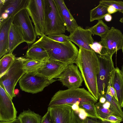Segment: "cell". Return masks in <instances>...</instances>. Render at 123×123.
Wrapping results in <instances>:
<instances>
[{
    "label": "cell",
    "mask_w": 123,
    "mask_h": 123,
    "mask_svg": "<svg viewBox=\"0 0 123 123\" xmlns=\"http://www.w3.org/2000/svg\"><path fill=\"white\" fill-rule=\"evenodd\" d=\"M74 63L81 73L88 91L98 101L99 97L97 77L99 68L98 55L93 51L79 48Z\"/></svg>",
    "instance_id": "cell-1"
},
{
    "label": "cell",
    "mask_w": 123,
    "mask_h": 123,
    "mask_svg": "<svg viewBox=\"0 0 123 123\" xmlns=\"http://www.w3.org/2000/svg\"><path fill=\"white\" fill-rule=\"evenodd\" d=\"M32 44L44 49L49 56V60L64 63H74L79 50L70 41L60 42L53 40L44 35Z\"/></svg>",
    "instance_id": "cell-2"
},
{
    "label": "cell",
    "mask_w": 123,
    "mask_h": 123,
    "mask_svg": "<svg viewBox=\"0 0 123 123\" xmlns=\"http://www.w3.org/2000/svg\"><path fill=\"white\" fill-rule=\"evenodd\" d=\"M97 102L93 96L84 88L59 90L52 98L48 105L52 107L63 105H79L86 103H95Z\"/></svg>",
    "instance_id": "cell-3"
},
{
    "label": "cell",
    "mask_w": 123,
    "mask_h": 123,
    "mask_svg": "<svg viewBox=\"0 0 123 123\" xmlns=\"http://www.w3.org/2000/svg\"><path fill=\"white\" fill-rule=\"evenodd\" d=\"M45 31L44 35L64 33V23L54 0H44Z\"/></svg>",
    "instance_id": "cell-4"
},
{
    "label": "cell",
    "mask_w": 123,
    "mask_h": 123,
    "mask_svg": "<svg viewBox=\"0 0 123 123\" xmlns=\"http://www.w3.org/2000/svg\"><path fill=\"white\" fill-rule=\"evenodd\" d=\"M25 73L23 68L22 57L16 58L9 69L0 76V86L12 100L16 95L14 91L16 84Z\"/></svg>",
    "instance_id": "cell-5"
},
{
    "label": "cell",
    "mask_w": 123,
    "mask_h": 123,
    "mask_svg": "<svg viewBox=\"0 0 123 123\" xmlns=\"http://www.w3.org/2000/svg\"><path fill=\"white\" fill-rule=\"evenodd\" d=\"M99 70L97 77L99 99L106 93L112 73L114 69L112 57L105 53L98 55Z\"/></svg>",
    "instance_id": "cell-6"
},
{
    "label": "cell",
    "mask_w": 123,
    "mask_h": 123,
    "mask_svg": "<svg viewBox=\"0 0 123 123\" xmlns=\"http://www.w3.org/2000/svg\"><path fill=\"white\" fill-rule=\"evenodd\" d=\"M54 79L49 80L36 72L25 73L19 80L21 89L33 94L42 91L46 87L56 81Z\"/></svg>",
    "instance_id": "cell-7"
},
{
    "label": "cell",
    "mask_w": 123,
    "mask_h": 123,
    "mask_svg": "<svg viewBox=\"0 0 123 123\" xmlns=\"http://www.w3.org/2000/svg\"><path fill=\"white\" fill-rule=\"evenodd\" d=\"M26 8L37 36L42 37L44 35L45 31L44 0H29Z\"/></svg>",
    "instance_id": "cell-8"
},
{
    "label": "cell",
    "mask_w": 123,
    "mask_h": 123,
    "mask_svg": "<svg viewBox=\"0 0 123 123\" xmlns=\"http://www.w3.org/2000/svg\"><path fill=\"white\" fill-rule=\"evenodd\" d=\"M12 23L20 30L25 42L28 44H33L37 36L26 8L22 9L14 16Z\"/></svg>",
    "instance_id": "cell-9"
},
{
    "label": "cell",
    "mask_w": 123,
    "mask_h": 123,
    "mask_svg": "<svg viewBox=\"0 0 123 123\" xmlns=\"http://www.w3.org/2000/svg\"><path fill=\"white\" fill-rule=\"evenodd\" d=\"M101 38L99 42L103 47L102 53H108L112 57L117 51L122 49L123 45V34L118 29L112 27L108 32Z\"/></svg>",
    "instance_id": "cell-10"
},
{
    "label": "cell",
    "mask_w": 123,
    "mask_h": 123,
    "mask_svg": "<svg viewBox=\"0 0 123 123\" xmlns=\"http://www.w3.org/2000/svg\"><path fill=\"white\" fill-rule=\"evenodd\" d=\"M47 111L55 123H83L72 109L71 105L48 107Z\"/></svg>",
    "instance_id": "cell-11"
},
{
    "label": "cell",
    "mask_w": 123,
    "mask_h": 123,
    "mask_svg": "<svg viewBox=\"0 0 123 123\" xmlns=\"http://www.w3.org/2000/svg\"><path fill=\"white\" fill-rule=\"evenodd\" d=\"M74 64L67 65L55 78L69 89L79 88L84 81L78 66Z\"/></svg>",
    "instance_id": "cell-12"
},
{
    "label": "cell",
    "mask_w": 123,
    "mask_h": 123,
    "mask_svg": "<svg viewBox=\"0 0 123 123\" xmlns=\"http://www.w3.org/2000/svg\"><path fill=\"white\" fill-rule=\"evenodd\" d=\"M17 111L12 100L0 86V121H8L16 118Z\"/></svg>",
    "instance_id": "cell-13"
},
{
    "label": "cell",
    "mask_w": 123,
    "mask_h": 123,
    "mask_svg": "<svg viewBox=\"0 0 123 123\" xmlns=\"http://www.w3.org/2000/svg\"><path fill=\"white\" fill-rule=\"evenodd\" d=\"M90 31L87 29H84L78 26L69 36L70 40L77 45L79 48L93 50L90 44L94 43V40Z\"/></svg>",
    "instance_id": "cell-14"
},
{
    "label": "cell",
    "mask_w": 123,
    "mask_h": 123,
    "mask_svg": "<svg viewBox=\"0 0 123 123\" xmlns=\"http://www.w3.org/2000/svg\"><path fill=\"white\" fill-rule=\"evenodd\" d=\"M56 61L48 60L36 73L49 80L55 79L68 64Z\"/></svg>",
    "instance_id": "cell-15"
},
{
    "label": "cell",
    "mask_w": 123,
    "mask_h": 123,
    "mask_svg": "<svg viewBox=\"0 0 123 123\" xmlns=\"http://www.w3.org/2000/svg\"><path fill=\"white\" fill-rule=\"evenodd\" d=\"M14 16H11L0 22V58L8 53L9 30Z\"/></svg>",
    "instance_id": "cell-16"
},
{
    "label": "cell",
    "mask_w": 123,
    "mask_h": 123,
    "mask_svg": "<svg viewBox=\"0 0 123 123\" xmlns=\"http://www.w3.org/2000/svg\"><path fill=\"white\" fill-rule=\"evenodd\" d=\"M64 23L66 30L70 33L78 25L76 21L68 8L63 0H54Z\"/></svg>",
    "instance_id": "cell-17"
},
{
    "label": "cell",
    "mask_w": 123,
    "mask_h": 123,
    "mask_svg": "<svg viewBox=\"0 0 123 123\" xmlns=\"http://www.w3.org/2000/svg\"><path fill=\"white\" fill-rule=\"evenodd\" d=\"M115 90L118 101L120 106L123 107V76L120 70L117 67L112 71L109 83Z\"/></svg>",
    "instance_id": "cell-18"
},
{
    "label": "cell",
    "mask_w": 123,
    "mask_h": 123,
    "mask_svg": "<svg viewBox=\"0 0 123 123\" xmlns=\"http://www.w3.org/2000/svg\"><path fill=\"white\" fill-rule=\"evenodd\" d=\"M29 0H6L0 6V14L3 13L8 14L9 17L14 16L22 9L26 8Z\"/></svg>",
    "instance_id": "cell-19"
},
{
    "label": "cell",
    "mask_w": 123,
    "mask_h": 123,
    "mask_svg": "<svg viewBox=\"0 0 123 123\" xmlns=\"http://www.w3.org/2000/svg\"><path fill=\"white\" fill-rule=\"evenodd\" d=\"M24 42V36L20 30L18 26L12 23L9 33L8 53H12L19 45Z\"/></svg>",
    "instance_id": "cell-20"
},
{
    "label": "cell",
    "mask_w": 123,
    "mask_h": 123,
    "mask_svg": "<svg viewBox=\"0 0 123 123\" xmlns=\"http://www.w3.org/2000/svg\"><path fill=\"white\" fill-rule=\"evenodd\" d=\"M26 57L29 59L45 61L49 57L45 49L38 46L32 44L26 53Z\"/></svg>",
    "instance_id": "cell-21"
},
{
    "label": "cell",
    "mask_w": 123,
    "mask_h": 123,
    "mask_svg": "<svg viewBox=\"0 0 123 123\" xmlns=\"http://www.w3.org/2000/svg\"><path fill=\"white\" fill-rule=\"evenodd\" d=\"M18 117L21 123H41V116L29 109L24 110Z\"/></svg>",
    "instance_id": "cell-22"
},
{
    "label": "cell",
    "mask_w": 123,
    "mask_h": 123,
    "mask_svg": "<svg viewBox=\"0 0 123 123\" xmlns=\"http://www.w3.org/2000/svg\"><path fill=\"white\" fill-rule=\"evenodd\" d=\"M44 62L22 57L23 69L25 73L36 72L42 67Z\"/></svg>",
    "instance_id": "cell-23"
},
{
    "label": "cell",
    "mask_w": 123,
    "mask_h": 123,
    "mask_svg": "<svg viewBox=\"0 0 123 123\" xmlns=\"http://www.w3.org/2000/svg\"><path fill=\"white\" fill-rule=\"evenodd\" d=\"M108 6L99 3L96 7L90 11V21L92 22L95 20L101 19L105 16L108 14L107 8Z\"/></svg>",
    "instance_id": "cell-24"
},
{
    "label": "cell",
    "mask_w": 123,
    "mask_h": 123,
    "mask_svg": "<svg viewBox=\"0 0 123 123\" xmlns=\"http://www.w3.org/2000/svg\"><path fill=\"white\" fill-rule=\"evenodd\" d=\"M88 29L92 35H98L101 37L105 36L110 29L102 19L98 20L95 25Z\"/></svg>",
    "instance_id": "cell-25"
},
{
    "label": "cell",
    "mask_w": 123,
    "mask_h": 123,
    "mask_svg": "<svg viewBox=\"0 0 123 123\" xmlns=\"http://www.w3.org/2000/svg\"><path fill=\"white\" fill-rule=\"evenodd\" d=\"M16 57L12 53L4 55L0 60V76L6 72L14 62Z\"/></svg>",
    "instance_id": "cell-26"
},
{
    "label": "cell",
    "mask_w": 123,
    "mask_h": 123,
    "mask_svg": "<svg viewBox=\"0 0 123 123\" xmlns=\"http://www.w3.org/2000/svg\"><path fill=\"white\" fill-rule=\"evenodd\" d=\"M104 96L105 98L106 101L110 104V106L109 109L116 116L122 118L123 111L118 101L115 98L107 93H106Z\"/></svg>",
    "instance_id": "cell-27"
},
{
    "label": "cell",
    "mask_w": 123,
    "mask_h": 123,
    "mask_svg": "<svg viewBox=\"0 0 123 123\" xmlns=\"http://www.w3.org/2000/svg\"><path fill=\"white\" fill-rule=\"evenodd\" d=\"M79 106L80 108H82L85 110L88 115L89 117L101 120V119L97 113L95 103H85L80 104Z\"/></svg>",
    "instance_id": "cell-28"
},
{
    "label": "cell",
    "mask_w": 123,
    "mask_h": 123,
    "mask_svg": "<svg viewBox=\"0 0 123 123\" xmlns=\"http://www.w3.org/2000/svg\"><path fill=\"white\" fill-rule=\"evenodd\" d=\"M95 105L97 113L101 119L102 120L104 121L110 115H116L109 109L104 108L102 106V104L99 102L96 103Z\"/></svg>",
    "instance_id": "cell-29"
},
{
    "label": "cell",
    "mask_w": 123,
    "mask_h": 123,
    "mask_svg": "<svg viewBox=\"0 0 123 123\" xmlns=\"http://www.w3.org/2000/svg\"><path fill=\"white\" fill-rule=\"evenodd\" d=\"M99 3L108 6H111L119 12L123 13V1L114 0H101Z\"/></svg>",
    "instance_id": "cell-30"
},
{
    "label": "cell",
    "mask_w": 123,
    "mask_h": 123,
    "mask_svg": "<svg viewBox=\"0 0 123 123\" xmlns=\"http://www.w3.org/2000/svg\"><path fill=\"white\" fill-rule=\"evenodd\" d=\"M47 36L53 40L60 42H66L70 41L68 36H67L63 33L50 35Z\"/></svg>",
    "instance_id": "cell-31"
},
{
    "label": "cell",
    "mask_w": 123,
    "mask_h": 123,
    "mask_svg": "<svg viewBox=\"0 0 123 123\" xmlns=\"http://www.w3.org/2000/svg\"><path fill=\"white\" fill-rule=\"evenodd\" d=\"M90 46L92 49L98 55H102V52L103 47L102 45L99 42H95Z\"/></svg>",
    "instance_id": "cell-32"
},
{
    "label": "cell",
    "mask_w": 123,
    "mask_h": 123,
    "mask_svg": "<svg viewBox=\"0 0 123 123\" xmlns=\"http://www.w3.org/2000/svg\"><path fill=\"white\" fill-rule=\"evenodd\" d=\"M104 121L111 123H120L122 121V118L116 115H111L108 116Z\"/></svg>",
    "instance_id": "cell-33"
},
{
    "label": "cell",
    "mask_w": 123,
    "mask_h": 123,
    "mask_svg": "<svg viewBox=\"0 0 123 123\" xmlns=\"http://www.w3.org/2000/svg\"><path fill=\"white\" fill-rule=\"evenodd\" d=\"M83 123H111L106 121H103L99 119L87 117L85 119L83 120Z\"/></svg>",
    "instance_id": "cell-34"
},
{
    "label": "cell",
    "mask_w": 123,
    "mask_h": 123,
    "mask_svg": "<svg viewBox=\"0 0 123 123\" xmlns=\"http://www.w3.org/2000/svg\"><path fill=\"white\" fill-rule=\"evenodd\" d=\"M74 111L78 115L80 119L82 120H84L87 117H89L88 114L82 108H80L78 110Z\"/></svg>",
    "instance_id": "cell-35"
},
{
    "label": "cell",
    "mask_w": 123,
    "mask_h": 123,
    "mask_svg": "<svg viewBox=\"0 0 123 123\" xmlns=\"http://www.w3.org/2000/svg\"><path fill=\"white\" fill-rule=\"evenodd\" d=\"M41 123H55L48 111L42 117Z\"/></svg>",
    "instance_id": "cell-36"
},
{
    "label": "cell",
    "mask_w": 123,
    "mask_h": 123,
    "mask_svg": "<svg viewBox=\"0 0 123 123\" xmlns=\"http://www.w3.org/2000/svg\"><path fill=\"white\" fill-rule=\"evenodd\" d=\"M106 93L114 97L118 101L116 93L114 89L111 86H109Z\"/></svg>",
    "instance_id": "cell-37"
},
{
    "label": "cell",
    "mask_w": 123,
    "mask_h": 123,
    "mask_svg": "<svg viewBox=\"0 0 123 123\" xmlns=\"http://www.w3.org/2000/svg\"><path fill=\"white\" fill-rule=\"evenodd\" d=\"M107 10L108 13L110 14L115 13L118 11L116 9L111 6H108Z\"/></svg>",
    "instance_id": "cell-38"
},
{
    "label": "cell",
    "mask_w": 123,
    "mask_h": 123,
    "mask_svg": "<svg viewBox=\"0 0 123 123\" xmlns=\"http://www.w3.org/2000/svg\"><path fill=\"white\" fill-rule=\"evenodd\" d=\"M0 123H21L20 119L18 117L12 121H0Z\"/></svg>",
    "instance_id": "cell-39"
},
{
    "label": "cell",
    "mask_w": 123,
    "mask_h": 123,
    "mask_svg": "<svg viewBox=\"0 0 123 123\" xmlns=\"http://www.w3.org/2000/svg\"><path fill=\"white\" fill-rule=\"evenodd\" d=\"M79 105V104L78 103L71 105L72 109L74 111L78 110L80 108Z\"/></svg>",
    "instance_id": "cell-40"
},
{
    "label": "cell",
    "mask_w": 123,
    "mask_h": 123,
    "mask_svg": "<svg viewBox=\"0 0 123 123\" xmlns=\"http://www.w3.org/2000/svg\"><path fill=\"white\" fill-rule=\"evenodd\" d=\"M105 20L107 22L111 21L112 18V16L109 14H107L104 17Z\"/></svg>",
    "instance_id": "cell-41"
},
{
    "label": "cell",
    "mask_w": 123,
    "mask_h": 123,
    "mask_svg": "<svg viewBox=\"0 0 123 123\" xmlns=\"http://www.w3.org/2000/svg\"><path fill=\"white\" fill-rule=\"evenodd\" d=\"M104 108L109 109L110 106V104L107 101H106L104 103L102 104Z\"/></svg>",
    "instance_id": "cell-42"
},
{
    "label": "cell",
    "mask_w": 123,
    "mask_h": 123,
    "mask_svg": "<svg viewBox=\"0 0 123 123\" xmlns=\"http://www.w3.org/2000/svg\"><path fill=\"white\" fill-rule=\"evenodd\" d=\"M99 99V102L102 104L105 103L106 101L105 98L104 96L100 97Z\"/></svg>",
    "instance_id": "cell-43"
},
{
    "label": "cell",
    "mask_w": 123,
    "mask_h": 123,
    "mask_svg": "<svg viewBox=\"0 0 123 123\" xmlns=\"http://www.w3.org/2000/svg\"><path fill=\"white\" fill-rule=\"evenodd\" d=\"M19 90L17 89H16L14 90V93L16 95L18 94L19 93Z\"/></svg>",
    "instance_id": "cell-44"
},
{
    "label": "cell",
    "mask_w": 123,
    "mask_h": 123,
    "mask_svg": "<svg viewBox=\"0 0 123 123\" xmlns=\"http://www.w3.org/2000/svg\"><path fill=\"white\" fill-rule=\"evenodd\" d=\"M6 0H0V6L2 5L5 2Z\"/></svg>",
    "instance_id": "cell-45"
},
{
    "label": "cell",
    "mask_w": 123,
    "mask_h": 123,
    "mask_svg": "<svg viewBox=\"0 0 123 123\" xmlns=\"http://www.w3.org/2000/svg\"><path fill=\"white\" fill-rule=\"evenodd\" d=\"M121 73L123 76V65H122V67L121 69L120 70Z\"/></svg>",
    "instance_id": "cell-46"
},
{
    "label": "cell",
    "mask_w": 123,
    "mask_h": 123,
    "mask_svg": "<svg viewBox=\"0 0 123 123\" xmlns=\"http://www.w3.org/2000/svg\"><path fill=\"white\" fill-rule=\"evenodd\" d=\"M119 21L123 23V17L120 19Z\"/></svg>",
    "instance_id": "cell-47"
},
{
    "label": "cell",
    "mask_w": 123,
    "mask_h": 123,
    "mask_svg": "<svg viewBox=\"0 0 123 123\" xmlns=\"http://www.w3.org/2000/svg\"><path fill=\"white\" fill-rule=\"evenodd\" d=\"M122 49V52L123 53V45Z\"/></svg>",
    "instance_id": "cell-48"
},
{
    "label": "cell",
    "mask_w": 123,
    "mask_h": 123,
    "mask_svg": "<svg viewBox=\"0 0 123 123\" xmlns=\"http://www.w3.org/2000/svg\"><path fill=\"white\" fill-rule=\"evenodd\" d=\"M122 121L123 122V117L122 118Z\"/></svg>",
    "instance_id": "cell-49"
}]
</instances>
